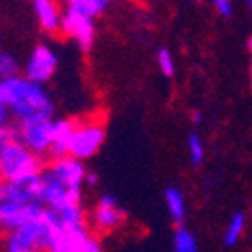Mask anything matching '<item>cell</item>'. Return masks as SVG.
Returning a JSON list of instances; mask_svg holds the SVG:
<instances>
[{"mask_svg": "<svg viewBox=\"0 0 252 252\" xmlns=\"http://www.w3.org/2000/svg\"><path fill=\"white\" fill-rule=\"evenodd\" d=\"M71 6L77 8L79 12H83L85 16H89V18H95L97 14L107 10L109 0H75Z\"/></svg>", "mask_w": 252, "mask_h": 252, "instance_id": "d6986e66", "label": "cell"}, {"mask_svg": "<svg viewBox=\"0 0 252 252\" xmlns=\"http://www.w3.org/2000/svg\"><path fill=\"white\" fill-rule=\"evenodd\" d=\"M244 228H246V216L242 212L232 214V218H230V222L226 226V232H224V244L226 246L238 244V240L244 234Z\"/></svg>", "mask_w": 252, "mask_h": 252, "instance_id": "e0dca14e", "label": "cell"}, {"mask_svg": "<svg viewBox=\"0 0 252 252\" xmlns=\"http://www.w3.org/2000/svg\"><path fill=\"white\" fill-rule=\"evenodd\" d=\"M43 167L45 163L40 159V156L31 152L20 141H12L0 154V176L6 182H16L27 176L43 174Z\"/></svg>", "mask_w": 252, "mask_h": 252, "instance_id": "7a4b0ae2", "label": "cell"}, {"mask_svg": "<svg viewBox=\"0 0 252 252\" xmlns=\"http://www.w3.org/2000/svg\"><path fill=\"white\" fill-rule=\"evenodd\" d=\"M45 206L40 202H34V204H18L14 200H8L4 198L0 202V230H4L6 234L14 232L20 226H25L27 222L31 220H36V218H43L45 214Z\"/></svg>", "mask_w": 252, "mask_h": 252, "instance_id": "5b68a950", "label": "cell"}, {"mask_svg": "<svg viewBox=\"0 0 252 252\" xmlns=\"http://www.w3.org/2000/svg\"><path fill=\"white\" fill-rule=\"evenodd\" d=\"M12 141H16L14 127H0V154H2L4 148H6V145H10Z\"/></svg>", "mask_w": 252, "mask_h": 252, "instance_id": "603a6c76", "label": "cell"}, {"mask_svg": "<svg viewBox=\"0 0 252 252\" xmlns=\"http://www.w3.org/2000/svg\"><path fill=\"white\" fill-rule=\"evenodd\" d=\"M45 220L49 222V226L59 232V230H69V228H79L85 226V212H83L81 204H73V206H65V208H57L45 210Z\"/></svg>", "mask_w": 252, "mask_h": 252, "instance_id": "8fae6325", "label": "cell"}, {"mask_svg": "<svg viewBox=\"0 0 252 252\" xmlns=\"http://www.w3.org/2000/svg\"><path fill=\"white\" fill-rule=\"evenodd\" d=\"M40 204L51 210L81 204V190H71V188L57 182L49 172H43V180H40Z\"/></svg>", "mask_w": 252, "mask_h": 252, "instance_id": "52a82bcc", "label": "cell"}, {"mask_svg": "<svg viewBox=\"0 0 252 252\" xmlns=\"http://www.w3.org/2000/svg\"><path fill=\"white\" fill-rule=\"evenodd\" d=\"M34 6V14L38 18V25L45 32L53 34L61 31V20H63V12L59 10V4L55 0H32Z\"/></svg>", "mask_w": 252, "mask_h": 252, "instance_id": "5bb4252c", "label": "cell"}, {"mask_svg": "<svg viewBox=\"0 0 252 252\" xmlns=\"http://www.w3.org/2000/svg\"><path fill=\"white\" fill-rule=\"evenodd\" d=\"M20 65L10 53H0V79H12L18 77Z\"/></svg>", "mask_w": 252, "mask_h": 252, "instance_id": "44dd1931", "label": "cell"}, {"mask_svg": "<svg viewBox=\"0 0 252 252\" xmlns=\"http://www.w3.org/2000/svg\"><path fill=\"white\" fill-rule=\"evenodd\" d=\"M85 182H89V184L93 186V184L97 182V178H95V174H87V180H85Z\"/></svg>", "mask_w": 252, "mask_h": 252, "instance_id": "f546056e", "label": "cell"}, {"mask_svg": "<svg viewBox=\"0 0 252 252\" xmlns=\"http://www.w3.org/2000/svg\"><path fill=\"white\" fill-rule=\"evenodd\" d=\"M250 87H252V59H250Z\"/></svg>", "mask_w": 252, "mask_h": 252, "instance_id": "4dcf8cb0", "label": "cell"}, {"mask_svg": "<svg viewBox=\"0 0 252 252\" xmlns=\"http://www.w3.org/2000/svg\"><path fill=\"white\" fill-rule=\"evenodd\" d=\"M91 234H89L87 226L59 230V232H55V238H53L47 252H81L83 244H85V240Z\"/></svg>", "mask_w": 252, "mask_h": 252, "instance_id": "4fadbf2b", "label": "cell"}, {"mask_svg": "<svg viewBox=\"0 0 252 252\" xmlns=\"http://www.w3.org/2000/svg\"><path fill=\"white\" fill-rule=\"evenodd\" d=\"M75 121L71 119H59L53 125V148L49 152V156L53 159L65 158L69 156V143H71V135L75 131Z\"/></svg>", "mask_w": 252, "mask_h": 252, "instance_id": "9a60e30c", "label": "cell"}, {"mask_svg": "<svg viewBox=\"0 0 252 252\" xmlns=\"http://www.w3.org/2000/svg\"><path fill=\"white\" fill-rule=\"evenodd\" d=\"M61 32H65L67 36L75 38L81 51H89L93 47L95 40V27H93V18L85 16L73 6H67V10L63 12L61 20Z\"/></svg>", "mask_w": 252, "mask_h": 252, "instance_id": "8992f818", "label": "cell"}, {"mask_svg": "<svg viewBox=\"0 0 252 252\" xmlns=\"http://www.w3.org/2000/svg\"><path fill=\"white\" fill-rule=\"evenodd\" d=\"M174 250H176V252H198V250H200L198 238H196L188 228L178 226L176 234H174Z\"/></svg>", "mask_w": 252, "mask_h": 252, "instance_id": "ac0fdd59", "label": "cell"}, {"mask_svg": "<svg viewBox=\"0 0 252 252\" xmlns=\"http://www.w3.org/2000/svg\"><path fill=\"white\" fill-rule=\"evenodd\" d=\"M165 206H167V212H170V218L176 224H182L186 220V198H184L182 190H178V188H167Z\"/></svg>", "mask_w": 252, "mask_h": 252, "instance_id": "2e32d148", "label": "cell"}, {"mask_svg": "<svg viewBox=\"0 0 252 252\" xmlns=\"http://www.w3.org/2000/svg\"><path fill=\"white\" fill-rule=\"evenodd\" d=\"M47 172L63 186L71 188V190H81V184L87 180V170H85V165H83V161H79L71 156L53 159Z\"/></svg>", "mask_w": 252, "mask_h": 252, "instance_id": "9c48e42d", "label": "cell"}, {"mask_svg": "<svg viewBox=\"0 0 252 252\" xmlns=\"http://www.w3.org/2000/svg\"><path fill=\"white\" fill-rule=\"evenodd\" d=\"M246 45H248V49H250V51H252V36H250V38H248V43H246Z\"/></svg>", "mask_w": 252, "mask_h": 252, "instance_id": "1f68e13d", "label": "cell"}, {"mask_svg": "<svg viewBox=\"0 0 252 252\" xmlns=\"http://www.w3.org/2000/svg\"><path fill=\"white\" fill-rule=\"evenodd\" d=\"M53 125H55L53 119L40 117V115H32L29 119L16 121L14 125L16 141L27 145L36 156L49 154L53 148Z\"/></svg>", "mask_w": 252, "mask_h": 252, "instance_id": "3957f363", "label": "cell"}, {"mask_svg": "<svg viewBox=\"0 0 252 252\" xmlns=\"http://www.w3.org/2000/svg\"><path fill=\"white\" fill-rule=\"evenodd\" d=\"M125 212L117 206V200L109 194H105L99 198L95 210H93V226L99 232H109L123 224Z\"/></svg>", "mask_w": 252, "mask_h": 252, "instance_id": "30bf717a", "label": "cell"}, {"mask_svg": "<svg viewBox=\"0 0 252 252\" xmlns=\"http://www.w3.org/2000/svg\"><path fill=\"white\" fill-rule=\"evenodd\" d=\"M55 71H57V55L47 45H36L25 65V77L36 83V85H45L55 75Z\"/></svg>", "mask_w": 252, "mask_h": 252, "instance_id": "ba28073f", "label": "cell"}, {"mask_svg": "<svg viewBox=\"0 0 252 252\" xmlns=\"http://www.w3.org/2000/svg\"><path fill=\"white\" fill-rule=\"evenodd\" d=\"M202 119H204V117H202V113H200V111H194L192 121H194V123H202Z\"/></svg>", "mask_w": 252, "mask_h": 252, "instance_id": "83f0119b", "label": "cell"}, {"mask_svg": "<svg viewBox=\"0 0 252 252\" xmlns=\"http://www.w3.org/2000/svg\"><path fill=\"white\" fill-rule=\"evenodd\" d=\"M55 2H57V4H67V6H71L75 0H55Z\"/></svg>", "mask_w": 252, "mask_h": 252, "instance_id": "f1b7e54d", "label": "cell"}, {"mask_svg": "<svg viewBox=\"0 0 252 252\" xmlns=\"http://www.w3.org/2000/svg\"><path fill=\"white\" fill-rule=\"evenodd\" d=\"M6 192H8V182L2 176H0V202L6 198Z\"/></svg>", "mask_w": 252, "mask_h": 252, "instance_id": "4316f807", "label": "cell"}, {"mask_svg": "<svg viewBox=\"0 0 252 252\" xmlns=\"http://www.w3.org/2000/svg\"><path fill=\"white\" fill-rule=\"evenodd\" d=\"M40 180H43V174L27 176V178H20L16 182H8L6 198L14 200L18 204H27V206L40 202Z\"/></svg>", "mask_w": 252, "mask_h": 252, "instance_id": "7c38bea8", "label": "cell"}, {"mask_svg": "<svg viewBox=\"0 0 252 252\" xmlns=\"http://www.w3.org/2000/svg\"><path fill=\"white\" fill-rule=\"evenodd\" d=\"M10 119H12V113L8 109L6 101L0 97V127H10Z\"/></svg>", "mask_w": 252, "mask_h": 252, "instance_id": "cb8c5ba5", "label": "cell"}, {"mask_svg": "<svg viewBox=\"0 0 252 252\" xmlns=\"http://www.w3.org/2000/svg\"><path fill=\"white\" fill-rule=\"evenodd\" d=\"M105 139V127L101 123H77L69 143V156L83 161L93 158Z\"/></svg>", "mask_w": 252, "mask_h": 252, "instance_id": "277c9868", "label": "cell"}, {"mask_svg": "<svg viewBox=\"0 0 252 252\" xmlns=\"http://www.w3.org/2000/svg\"><path fill=\"white\" fill-rule=\"evenodd\" d=\"M81 252H105V250H103V244L99 242V238L89 236L85 240V244H83V250Z\"/></svg>", "mask_w": 252, "mask_h": 252, "instance_id": "484cf974", "label": "cell"}, {"mask_svg": "<svg viewBox=\"0 0 252 252\" xmlns=\"http://www.w3.org/2000/svg\"><path fill=\"white\" fill-rule=\"evenodd\" d=\"M0 97L8 105V109L16 121L29 119L32 115L53 119L55 103L43 85L29 81L27 77H12L0 79Z\"/></svg>", "mask_w": 252, "mask_h": 252, "instance_id": "6da1fadb", "label": "cell"}, {"mask_svg": "<svg viewBox=\"0 0 252 252\" xmlns=\"http://www.w3.org/2000/svg\"><path fill=\"white\" fill-rule=\"evenodd\" d=\"M246 4H248V8H250V12H252V0H246Z\"/></svg>", "mask_w": 252, "mask_h": 252, "instance_id": "d6a6232c", "label": "cell"}, {"mask_svg": "<svg viewBox=\"0 0 252 252\" xmlns=\"http://www.w3.org/2000/svg\"><path fill=\"white\" fill-rule=\"evenodd\" d=\"M214 4V8L220 12V16H230L232 14V0H210Z\"/></svg>", "mask_w": 252, "mask_h": 252, "instance_id": "d4e9b609", "label": "cell"}, {"mask_svg": "<svg viewBox=\"0 0 252 252\" xmlns=\"http://www.w3.org/2000/svg\"><path fill=\"white\" fill-rule=\"evenodd\" d=\"M158 65H159V71L165 75V77H174L176 73V65H174V57L167 49H159L158 51Z\"/></svg>", "mask_w": 252, "mask_h": 252, "instance_id": "7402d4cb", "label": "cell"}, {"mask_svg": "<svg viewBox=\"0 0 252 252\" xmlns=\"http://www.w3.org/2000/svg\"><path fill=\"white\" fill-rule=\"evenodd\" d=\"M188 154H190V161L192 165H200L204 161V141L198 133H190L188 135Z\"/></svg>", "mask_w": 252, "mask_h": 252, "instance_id": "ffe728a7", "label": "cell"}]
</instances>
